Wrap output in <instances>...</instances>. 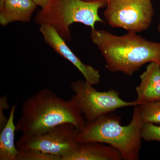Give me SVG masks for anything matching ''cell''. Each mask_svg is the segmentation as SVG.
I'll return each instance as SVG.
<instances>
[{
  "label": "cell",
  "mask_w": 160,
  "mask_h": 160,
  "mask_svg": "<svg viewBox=\"0 0 160 160\" xmlns=\"http://www.w3.org/2000/svg\"><path fill=\"white\" fill-rule=\"evenodd\" d=\"M64 123L72 124L79 131L86 121L74 101L64 99L51 89L44 88L24 101L16 127L22 135L34 136Z\"/></svg>",
  "instance_id": "6da1fadb"
},
{
  "label": "cell",
  "mask_w": 160,
  "mask_h": 160,
  "mask_svg": "<svg viewBox=\"0 0 160 160\" xmlns=\"http://www.w3.org/2000/svg\"><path fill=\"white\" fill-rule=\"evenodd\" d=\"M90 38L111 72L131 76L146 63L160 64V43L150 42L136 33L117 36L94 29H91Z\"/></svg>",
  "instance_id": "7a4b0ae2"
},
{
  "label": "cell",
  "mask_w": 160,
  "mask_h": 160,
  "mask_svg": "<svg viewBox=\"0 0 160 160\" xmlns=\"http://www.w3.org/2000/svg\"><path fill=\"white\" fill-rule=\"evenodd\" d=\"M119 116L110 113L94 121L86 122L85 127L77 132L79 143L98 142L117 149L125 160H138L142 146L143 123L138 106H135L129 125L121 124Z\"/></svg>",
  "instance_id": "3957f363"
},
{
  "label": "cell",
  "mask_w": 160,
  "mask_h": 160,
  "mask_svg": "<svg viewBox=\"0 0 160 160\" xmlns=\"http://www.w3.org/2000/svg\"><path fill=\"white\" fill-rule=\"evenodd\" d=\"M106 4L104 2L83 0H50L37 12L35 22L40 26H51L63 39L69 42L72 38L70 27L73 23H82L94 29L96 23L104 22L98 11Z\"/></svg>",
  "instance_id": "277c9868"
},
{
  "label": "cell",
  "mask_w": 160,
  "mask_h": 160,
  "mask_svg": "<svg viewBox=\"0 0 160 160\" xmlns=\"http://www.w3.org/2000/svg\"><path fill=\"white\" fill-rule=\"evenodd\" d=\"M70 87L74 93L71 99L77 104L86 122L94 121L120 108L138 106L136 101L126 102L122 99L114 89L98 91L85 80L73 81Z\"/></svg>",
  "instance_id": "5b68a950"
},
{
  "label": "cell",
  "mask_w": 160,
  "mask_h": 160,
  "mask_svg": "<svg viewBox=\"0 0 160 160\" xmlns=\"http://www.w3.org/2000/svg\"><path fill=\"white\" fill-rule=\"evenodd\" d=\"M77 130L71 123L61 124L42 134L22 136L18 140V149H34L53 155L64 160L77 150L80 143Z\"/></svg>",
  "instance_id": "8992f818"
},
{
  "label": "cell",
  "mask_w": 160,
  "mask_h": 160,
  "mask_svg": "<svg viewBox=\"0 0 160 160\" xmlns=\"http://www.w3.org/2000/svg\"><path fill=\"white\" fill-rule=\"evenodd\" d=\"M152 0H111L107 4L104 17L111 27L128 32H137L149 28L154 10Z\"/></svg>",
  "instance_id": "52a82bcc"
},
{
  "label": "cell",
  "mask_w": 160,
  "mask_h": 160,
  "mask_svg": "<svg viewBox=\"0 0 160 160\" xmlns=\"http://www.w3.org/2000/svg\"><path fill=\"white\" fill-rule=\"evenodd\" d=\"M39 31L46 44L57 53L71 62L82 74L86 82L92 86L99 83L101 78L99 71L83 63L53 27L49 25H42L40 26Z\"/></svg>",
  "instance_id": "ba28073f"
},
{
  "label": "cell",
  "mask_w": 160,
  "mask_h": 160,
  "mask_svg": "<svg viewBox=\"0 0 160 160\" xmlns=\"http://www.w3.org/2000/svg\"><path fill=\"white\" fill-rule=\"evenodd\" d=\"M138 105L160 100V64L150 62L140 76L139 85L136 88Z\"/></svg>",
  "instance_id": "9c48e42d"
},
{
  "label": "cell",
  "mask_w": 160,
  "mask_h": 160,
  "mask_svg": "<svg viewBox=\"0 0 160 160\" xmlns=\"http://www.w3.org/2000/svg\"><path fill=\"white\" fill-rule=\"evenodd\" d=\"M37 6L31 0H0L1 26L16 22H29Z\"/></svg>",
  "instance_id": "30bf717a"
},
{
  "label": "cell",
  "mask_w": 160,
  "mask_h": 160,
  "mask_svg": "<svg viewBox=\"0 0 160 160\" xmlns=\"http://www.w3.org/2000/svg\"><path fill=\"white\" fill-rule=\"evenodd\" d=\"M117 149L98 142L80 143L76 151L64 160H122Z\"/></svg>",
  "instance_id": "8fae6325"
},
{
  "label": "cell",
  "mask_w": 160,
  "mask_h": 160,
  "mask_svg": "<svg viewBox=\"0 0 160 160\" xmlns=\"http://www.w3.org/2000/svg\"><path fill=\"white\" fill-rule=\"evenodd\" d=\"M17 104L12 106L9 118L0 133V160H17L18 150L15 144L16 127L14 122Z\"/></svg>",
  "instance_id": "7c38bea8"
},
{
  "label": "cell",
  "mask_w": 160,
  "mask_h": 160,
  "mask_svg": "<svg viewBox=\"0 0 160 160\" xmlns=\"http://www.w3.org/2000/svg\"><path fill=\"white\" fill-rule=\"evenodd\" d=\"M138 106L143 124L160 123V100L143 103Z\"/></svg>",
  "instance_id": "4fadbf2b"
},
{
  "label": "cell",
  "mask_w": 160,
  "mask_h": 160,
  "mask_svg": "<svg viewBox=\"0 0 160 160\" xmlns=\"http://www.w3.org/2000/svg\"><path fill=\"white\" fill-rule=\"evenodd\" d=\"M17 160H62V158L34 149H18Z\"/></svg>",
  "instance_id": "5bb4252c"
},
{
  "label": "cell",
  "mask_w": 160,
  "mask_h": 160,
  "mask_svg": "<svg viewBox=\"0 0 160 160\" xmlns=\"http://www.w3.org/2000/svg\"><path fill=\"white\" fill-rule=\"evenodd\" d=\"M142 137V139L147 142H160V126H156L152 123L143 124Z\"/></svg>",
  "instance_id": "9a60e30c"
},
{
  "label": "cell",
  "mask_w": 160,
  "mask_h": 160,
  "mask_svg": "<svg viewBox=\"0 0 160 160\" xmlns=\"http://www.w3.org/2000/svg\"><path fill=\"white\" fill-rule=\"evenodd\" d=\"M9 108V104L7 101V95H5L0 98V129L2 130L7 123L8 118L5 117L4 109Z\"/></svg>",
  "instance_id": "2e32d148"
},
{
  "label": "cell",
  "mask_w": 160,
  "mask_h": 160,
  "mask_svg": "<svg viewBox=\"0 0 160 160\" xmlns=\"http://www.w3.org/2000/svg\"><path fill=\"white\" fill-rule=\"evenodd\" d=\"M37 6L42 8L46 6L50 0H31Z\"/></svg>",
  "instance_id": "e0dca14e"
},
{
  "label": "cell",
  "mask_w": 160,
  "mask_h": 160,
  "mask_svg": "<svg viewBox=\"0 0 160 160\" xmlns=\"http://www.w3.org/2000/svg\"><path fill=\"white\" fill-rule=\"evenodd\" d=\"M83 1L88 2H104L107 4V3L110 2V1H111V0H83Z\"/></svg>",
  "instance_id": "ac0fdd59"
},
{
  "label": "cell",
  "mask_w": 160,
  "mask_h": 160,
  "mask_svg": "<svg viewBox=\"0 0 160 160\" xmlns=\"http://www.w3.org/2000/svg\"><path fill=\"white\" fill-rule=\"evenodd\" d=\"M158 31L160 32V23L159 24L158 26Z\"/></svg>",
  "instance_id": "d6986e66"
}]
</instances>
